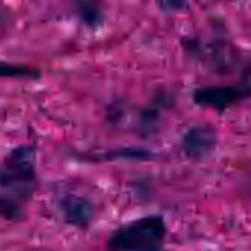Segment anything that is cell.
Listing matches in <instances>:
<instances>
[{
	"label": "cell",
	"mask_w": 251,
	"mask_h": 251,
	"mask_svg": "<svg viewBox=\"0 0 251 251\" xmlns=\"http://www.w3.org/2000/svg\"><path fill=\"white\" fill-rule=\"evenodd\" d=\"M166 236L164 219L151 214L118 226L106 244L112 251H166Z\"/></svg>",
	"instance_id": "obj_1"
},
{
	"label": "cell",
	"mask_w": 251,
	"mask_h": 251,
	"mask_svg": "<svg viewBox=\"0 0 251 251\" xmlns=\"http://www.w3.org/2000/svg\"><path fill=\"white\" fill-rule=\"evenodd\" d=\"M157 3L166 12H179L185 9L188 0H157Z\"/></svg>",
	"instance_id": "obj_10"
},
{
	"label": "cell",
	"mask_w": 251,
	"mask_h": 251,
	"mask_svg": "<svg viewBox=\"0 0 251 251\" xmlns=\"http://www.w3.org/2000/svg\"><path fill=\"white\" fill-rule=\"evenodd\" d=\"M36 148L20 145L9 151L0 166V185L18 197L28 198L36 185Z\"/></svg>",
	"instance_id": "obj_2"
},
{
	"label": "cell",
	"mask_w": 251,
	"mask_h": 251,
	"mask_svg": "<svg viewBox=\"0 0 251 251\" xmlns=\"http://www.w3.org/2000/svg\"><path fill=\"white\" fill-rule=\"evenodd\" d=\"M39 71L28 68L25 65L11 64L0 59V77L5 78H36L39 77Z\"/></svg>",
	"instance_id": "obj_8"
},
{
	"label": "cell",
	"mask_w": 251,
	"mask_h": 251,
	"mask_svg": "<svg viewBox=\"0 0 251 251\" xmlns=\"http://www.w3.org/2000/svg\"><path fill=\"white\" fill-rule=\"evenodd\" d=\"M194 102L202 108H210L217 112L241 103L244 99L251 96V83L239 86H205L198 87L192 93Z\"/></svg>",
	"instance_id": "obj_3"
},
{
	"label": "cell",
	"mask_w": 251,
	"mask_h": 251,
	"mask_svg": "<svg viewBox=\"0 0 251 251\" xmlns=\"http://www.w3.org/2000/svg\"><path fill=\"white\" fill-rule=\"evenodd\" d=\"M59 210L67 223L78 227L87 226L95 214L93 204L87 198L73 194L64 195L59 200Z\"/></svg>",
	"instance_id": "obj_6"
},
{
	"label": "cell",
	"mask_w": 251,
	"mask_h": 251,
	"mask_svg": "<svg viewBox=\"0 0 251 251\" xmlns=\"http://www.w3.org/2000/svg\"><path fill=\"white\" fill-rule=\"evenodd\" d=\"M185 48L192 56L214 70H227L235 62L232 49H227V45L225 43L189 39V43H185Z\"/></svg>",
	"instance_id": "obj_5"
},
{
	"label": "cell",
	"mask_w": 251,
	"mask_h": 251,
	"mask_svg": "<svg viewBox=\"0 0 251 251\" xmlns=\"http://www.w3.org/2000/svg\"><path fill=\"white\" fill-rule=\"evenodd\" d=\"M73 8L78 20L87 27H98L102 24L103 14L96 0H73Z\"/></svg>",
	"instance_id": "obj_7"
},
{
	"label": "cell",
	"mask_w": 251,
	"mask_h": 251,
	"mask_svg": "<svg viewBox=\"0 0 251 251\" xmlns=\"http://www.w3.org/2000/svg\"><path fill=\"white\" fill-rule=\"evenodd\" d=\"M219 145V133L210 126H192L180 138V151L191 160L201 161L214 154Z\"/></svg>",
	"instance_id": "obj_4"
},
{
	"label": "cell",
	"mask_w": 251,
	"mask_h": 251,
	"mask_svg": "<svg viewBox=\"0 0 251 251\" xmlns=\"http://www.w3.org/2000/svg\"><path fill=\"white\" fill-rule=\"evenodd\" d=\"M0 217L11 222L21 220L24 217L21 204L9 195H0Z\"/></svg>",
	"instance_id": "obj_9"
}]
</instances>
